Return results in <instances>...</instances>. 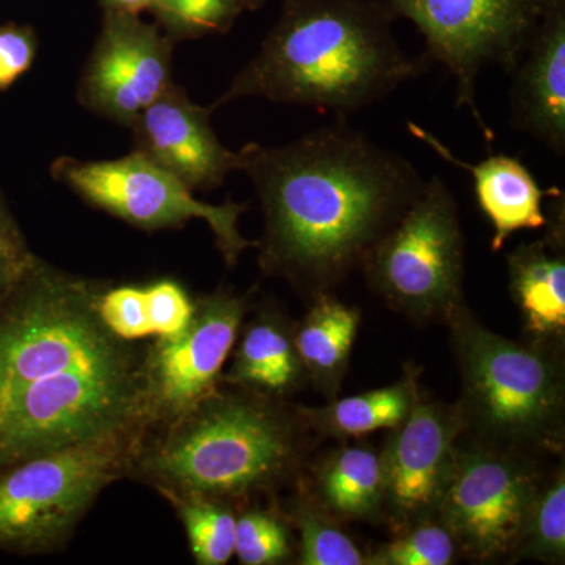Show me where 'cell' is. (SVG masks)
Returning <instances> with one entry per match:
<instances>
[{"instance_id":"obj_1","label":"cell","mask_w":565,"mask_h":565,"mask_svg":"<svg viewBox=\"0 0 565 565\" xmlns=\"http://www.w3.org/2000/svg\"><path fill=\"white\" fill-rule=\"evenodd\" d=\"M102 294L33 256L0 300V470L150 429L145 352L104 326Z\"/></svg>"},{"instance_id":"obj_2","label":"cell","mask_w":565,"mask_h":565,"mask_svg":"<svg viewBox=\"0 0 565 565\" xmlns=\"http://www.w3.org/2000/svg\"><path fill=\"white\" fill-rule=\"evenodd\" d=\"M237 152L262 204V269L316 296L362 267L424 184L414 163L341 118L289 143Z\"/></svg>"},{"instance_id":"obj_3","label":"cell","mask_w":565,"mask_h":565,"mask_svg":"<svg viewBox=\"0 0 565 565\" xmlns=\"http://www.w3.org/2000/svg\"><path fill=\"white\" fill-rule=\"evenodd\" d=\"M385 6L371 0H286L259 51L212 109L259 98L344 117L415 79L430 58L394 39Z\"/></svg>"},{"instance_id":"obj_4","label":"cell","mask_w":565,"mask_h":565,"mask_svg":"<svg viewBox=\"0 0 565 565\" xmlns=\"http://www.w3.org/2000/svg\"><path fill=\"white\" fill-rule=\"evenodd\" d=\"M248 393H212L139 449L132 468L163 497L225 501L280 484L299 462V430L270 397Z\"/></svg>"},{"instance_id":"obj_5","label":"cell","mask_w":565,"mask_h":565,"mask_svg":"<svg viewBox=\"0 0 565 565\" xmlns=\"http://www.w3.org/2000/svg\"><path fill=\"white\" fill-rule=\"evenodd\" d=\"M465 427L487 445L512 449L559 446L564 379L557 356L541 344H523L486 329L462 307L451 319Z\"/></svg>"},{"instance_id":"obj_6","label":"cell","mask_w":565,"mask_h":565,"mask_svg":"<svg viewBox=\"0 0 565 565\" xmlns=\"http://www.w3.org/2000/svg\"><path fill=\"white\" fill-rule=\"evenodd\" d=\"M145 430L111 434L0 470V552L65 545L99 493L131 470Z\"/></svg>"},{"instance_id":"obj_7","label":"cell","mask_w":565,"mask_h":565,"mask_svg":"<svg viewBox=\"0 0 565 565\" xmlns=\"http://www.w3.org/2000/svg\"><path fill=\"white\" fill-rule=\"evenodd\" d=\"M366 280L393 310L449 321L465 307V237L459 204L440 177L422 191L364 256Z\"/></svg>"},{"instance_id":"obj_8","label":"cell","mask_w":565,"mask_h":565,"mask_svg":"<svg viewBox=\"0 0 565 565\" xmlns=\"http://www.w3.org/2000/svg\"><path fill=\"white\" fill-rule=\"evenodd\" d=\"M553 0H381L393 17L414 22L426 40L427 57L456 82V103L471 111L486 140L493 132L476 103L487 66L512 73Z\"/></svg>"},{"instance_id":"obj_9","label":"cell","mask_w":565,"mask_h":565,"mask_svg":"<svg viewBox=\"0 0 565 565\" xmlns=\"http://www.w3.org/2000/svg\"><path fill=\"white\" fill-rule=\"evenodd\" d=\"M52 173L90 206L145 232L180 228L191 221L207 223L230 267L247 248L256 247L239 232L247 204L233 200L204 203L184 182L139 151L111 161L62 158L52 166Z\"/></svg>"},{"instance_id":"obj_10","label":"cell","mask_w":565,"mask_h":565,"mask_svg":"<svg viewBox=\"0 0 565 565\" xmlns=\"http://www.w3.org/2000/svg\"><path fill=\"white\" fill-rule=\"evenodd\" d=\"M539 487L520 452L493 445L457 449L437 516L468 556L500 559L514 555Z\"/></svg>"},{"instance_id":"obj_11","label":"cell","mask_w":565,"mask_h":565,"mask_svg":"<svg viewBox=\"0 0 565 565\" xmlns=\"http://www.w3.org/2000/svg\"><path fill=\"white\" fill-rule=\"evenodd\" d=\"M247 313V300L215 292L195 302L191 322L172 338H158L145 351V377L152 426L172 423L217 392Z\"/></svg>"},{"instance_id":"obj_12","label":"cell","mask_w":565,"mask_h":565,"mask_svg":"<svg viewBox=\"0 0 565 565\" xmlns=\"http://www.w3.org/2000/svg\"><path fill=\"white\" fill-rule=\"evenodd\" d=\"M173 41L139 14L106 11L77 88L82 106L129 128L173 84Z\"/></svg>"},{"instance_id":"obj_13","label":"cell","mask_w":565,"mask_h":565,"mask_svg":"<svg viewBox=\"0 0 565 565\" xmlns=\"http://www.w3.org/2000/svg\"><path fill=\"white\" fill-rule=\"evenodd\" d=\"M463 429L459 407L427 403L422 394L407 418L394 427L381 455L384 511L394 525L408 530L437 516Z\"/></svg>"},{"instance_id":"obj_14","label":"cell","mask_w":565,"mask_h":565,"mask_svg":"<svg viewBox=\"0 0 565 565\" xmlns=\"http://www.w3.org/2000/svg\"><path fill=\"white\" fill-rule=\"evenodd\" d=\"M212 107L193 103L188 93L170 85L140 111L129 128L136 151L172 173L191 191H212L241 167L239 152L228 150L211 125Z\"/></svg>"},{"instance_id":"obj_15","label":"cell","mask_w":565,"mask_h":565,"mask_svg":"<svg viewBox=\"0 0 565 565\" xmlns=\"http://www.w3.org/2000/svg\"><path fill=\"white\" fill-rule=\"evenodd\" d=\"M512 125L565 154V0H553L512 71Z\"/></svg>"},{"instance_id":"obj_16","label":"cell","mask_w":565,"mask_h":565,"mask_svg":"<svg viewBox=\"0 0 565 565\" xmlns=\"http://www.w3.org/2000/svg\"><path fill=\"white\" fill-rule=\"evenodd\" d=\"M408 129L416 139L429 145L445 161L470 173L475 181L476 199L493 226L492 250L504 247L505 241L520 230H535L546 226L542 203L557 189L545 191L537 184L525 163L516 158L493 154L478 163L457 159L434 134L408 122Z\"/></svg>"},{"instance_id":"obj_17","label":"cell","mask_w":565,"mask_h":565,"mask_svg":"<svg viewBox=\"0 0 565 565\" xmlns=\"http://www.w3.org/2000/svg\"><path fill=\"white\" fill-rule=\"evenodd\" d=\"M548 236L520 245L508 258L509 289L534 344H559L565 334L564 199L553 206Z\"/></svg>"},{"instance_id":"obj_18","label":"cell","mask_w":565,"mask_h":565,"mask_svg":"<svg viewBox=\"0 0 565 565\" xmlns=\"http://www.w3.org/2000/svg\"><path fill=\"white\" fill-rule=\"evenodd\" d=\"M226 382L266 397L296 392L307 379L294 333L280 316L263 313L245 329Z\"/></svg>"},{"instance_id":"obj_19","label":"cell","mask_w":565,"mask_h":565,"mask_svg":"<svg viewBox=\"0 0 565 565\" xmlns=\"http://www.w3.org/2000/svg\"><path fill=\"white\" fill-rule=\"evenodd\" d=\"M360 310L319 294L294 332L297 353L315 385L332 397L340 388L360 327Z\"/></svg>"},{"instance_id":"obj_20","label":"cell","mask_w":565,"mask_h":565,"mask_svg":"<svg viewBox=\"0 0 565 565\" xmlns=\"http://www.w3.org/2000/svg\"><path fill=\"white\" fill-rule=\"evenodd\" d=\"M319 503L330 514L375 520L384 512L385 475L382 456L363 446L332 452L316 471Z\"/></svg>"},{"instance_id":"obj_21","label":"cell","mask_w":565,"mask_h":565,"mask_svg":"<svg viewBox=\"0 0 565 565\" xmlns=\"http://www.w3.org/2000/svg\"><path fill=\"white\" fill-rule=\"evenodd\" d=\"M419 394L418 373L408 371L396 384L305 411L307 422L332 437H360L394 429L407 418Z\"/></svg>"},{"instance_id":"obj_22","label":"cell","mask_w":565,"mask_h":565,"mask_svg":"<svg viewBox=\"0 0 565 565\" xmlns=\"http://www.w3.org/2000/svg\"><path fill=\"white\" fill-rule=\"evenodd\" d=\"M188 535L193 559L200 565H223L234 555L236 516L223 501L196 494H170Z\"/></svg>"},{"instance_id":"obj_23","label":"cell","mask_w":565,"mask_h":565,"mask_svg":"<svg viewBox=\"0 0 565 565\" xmlns=\"http://www.w3.org/2000/svg\"><path fill=\"white\" fill-rule=\"evenodd\" d=\"M519 557L563 564L565 557L564 470L539 487L522 537L514 553Z\"/></svg>"},{"instance_id":"obj_24","label":"cell","mask_w":565,"mask_h":565,"mask_svg":"<svg viewBox=\"0 0 565 565\" xmlns=\"http://www.w3.org/2000/svg\"><path fill=\"white\" fill-rule=\"evenodd\" d=\"M292 522L300 534L299 564H367V557L360 552L355 542L337 526L326 509L310 498L294 505Z\"/></svg>"},{"instance_id":"obj_25","label":"cell","mask_w":565,"mask_h":565,"mask_svg":"<svg viewBox=\"0 0 565 565\" xmlns=\"http://www.w3.org/2000/svg\"><path fill=\"white\" fill-rule=\"evenodd\" d=\"M151 10L173 40H184L230 31L244 7L239 0H156Z\"/></svg>"},{"instance_id":"obj_26","label":"cell","mask_w":565,"mask_h":565,"mask_svg":"<svg viewBox=\"0 0 565 565\" xmlns=\"http://www.w3.org/2000/svg\"><path fill=\"white\" fill-rule=\"evenodd\" d=\"M455 537L441 523L423 522L382 546L367 564L373 565H449L455 563Z\"/></svg>"},{"instance_id":"obj_27","label":"cell","mask_w":565,"mask_h":565,"mask_svg":"<svg viewBox=\"0 0 565 565\" xmlns=\"http://www.w3.org/2000/svg\"><path fill=\"white\" fill-rule=\"evenodd\" d=\"M234 555L245 565L282 563L291 555L285 523L266 511L245 512L236 519Z\"/></svg>"},{"instance_id":"obj_28","label":"cell","mask_w":565,"mask_h":565,"mask_svg":"<svg viewBox=\"0 0 565 565\" xmlns=\"http://www.w3.org/2000/svg\"><path fill=\"white\" fill-rule=\"evenodd\" d=\"M99 316L104 326L121 340L132 343L152 334L143 288L120 286L103 291L99 299Z\"/></svg>"},{"instance_id":"obj_29","label":"cell","mask_w":565,"mask_h":565,"mask_svg":"<svg viewBox=\"0 0 565 565\" xmlns=\"http://www.w3.org/2000/svg\"><path fill=\"white\" fill-rule=\"evenodd\" d=\"M148 321L158 338H172L191 322L195 303L180 282L161 280L143 288Z\"/></svg>"},{"instance_id":"obj_30","label":"cell","mask_w":565,"mask_h":565,"mask_svg":"<svg viewBox=\"0 0 565 565\" xmlns=\"http://www.w3.org/2000/svg\"><path fill=\"white\" fill-rule=\"evenodd\" d=\"M35 54L36 40L31 29L20 25L0 28V92L31 68Z\"/></svg>"},{"instance_id":"obj_31","label":"cell","mask_w":565,"mask_h":565,"mask_svg":"<svg viewBox=\"0 0 565 565\" xmlns=\"http://www.w3.org/2000/svg\"><path fill=\"white\" fill-rule=\"evenodd\" d=\"M33 253L29 250H13L0 247V300L10 291L14 281L24 273L28 264L32 262Z\"/></svg>"},{"instance_id":"obj_32","label":"cell","mask_w":565,"mask_h":565,"mask_svg":"<svg viewBox=\"0 0 565 565\" xmlns=\"http://www.w3.org/2000/svg\"><path fill=\"white\" fill-rule=\"evenodd\" d=\"M0 247L13 248V250H29L13 212L6 202L2 191H0Z\"/></svg>"},{"instance_id":"obj_33","label":"cell","mask_w":565,"mask_h":565,"mask_svg":"<svg viewBox=\"0 0 565 565\" xmlns=\"http://www.w3.org/2000/svg\"><path fill=\"white\" fill-rule=\"evenodd\" d=\"M154 2L156 0H102L104 10L129 14H140L141 11L151 10Z\"/></svg>"},{"instance_id":"obj_34","label":"cell","mask_w":565,"mask_h":565,"mask_svg":"<svg viewBox=\"0 0 565 565\" xmlns=\"http://www.w3.org/2000/svg\"><path fill=\"white\" fill-rule=\"evenodd\" d=\"M241 6L244 7V10H258L262 9L264 3L269 2V0H239Z\"/></svg>"}]
</instances>
